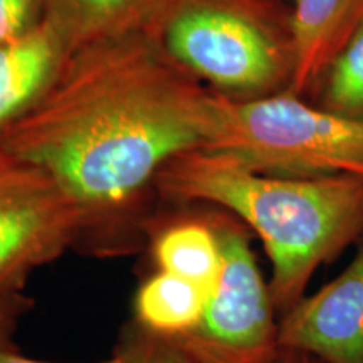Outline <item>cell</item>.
Here are the masks:
<instances>
[{
  "instance_id": "5b68a950",
  "label": "cell",
  "mask_w": 363,
  "mask_h": 363,
  "mask_svg": "<svg viewBox=\"0 0 363 363\" xmlns=\"http://www.w3.org/2000/svg\"><path fill=\"white\" fill-rule=\"evenodd\" d=\"M211 217L222 247L219 279L201 321L170 340L195 363H267L279 350V315L251 230L217 207Z\"/></svg>"
},
{
  "instance_id": "8fae6325",
  "label": "cell",
  "mask_w": 363,
  "mask_h": 363,
  "mask_svg": "<svg viewBox=\"0 0 363 363\" xmlns=\"http://www.w3.org/2000/svg\"><path fill=\"white\" fill-rule=\"evenodd\" d=\"M150 251L158 271L172 272L214 289L222 269V247L211 212L172 222L150 235Z\"/></svg>"
},
{
  "instance_id": "4fadbf2b",
  "label": "cell",
  "mask_w": 363,
  "mask_h": 363,
  "mask_svg": "<svg viewBox=\"0 0 363 363\" xmlns=\"http://www.w3.org/2000/svg\"><path fill=\"white\" fill-rule=\"evenodd\" d=\"M311 101L338 115L363 118V24L328 62Z\"/></svg>"
},
{
  "instance_id": "2e32d148",
  "label": "cell",
  "mask_w": 363,
  "mask_h": 363,
  "mask_svg": "<svg viewBox=\"0 0 363 363\" xmlns=\"http://www.w3.org/2000/svg\"><path fill=\"white\" fill-rule=\"evenodd\" d=\"M34 308V301L22 293L0 296V352L17 348L13 337L19 331L21 321Z\"/></svg>"
},
{
  "instance_id": "7a4b0ae2",
  "label": "cell",
  "mask_w": 363,
  "mask_h": 363,
  "mask_svg": "<svg viewBox=\"0 0 363 363\" xmlns=\"http://www.w3.org/2000/svg\"><path fill=\"white\" fill-rule=\"evenodd\" d=\"M155 187L169 201L229 212L259 238L279 318L305 296L321 266L363 235V179L357 177L264 174L197 148L172 160Z\"/></svg>"
},
{
  "instance_id": "e0dca14e",
  "label": "cell",
  "mask_w": 363,
  "mask_h": 363,
  "mask_svg": "<svg viewBox=\"0 0 363 363\" xmlns=\"http://www.w3.org/2000/svg\"><path fill=\"white\" fill-rule=\"evenodd\" d=\"M267 363H323L318 358L308 355V353L291 350V348H283L279 347L278 353L271 358Z\"/></svg>"
},
{
  "instance_id": "5bb4252c",
  "label": "cell",
  "mask_w": 363,
  "mask_h": 363,
  "mask_svg": "<svg viewBox=\"0 0 363 363\" xmlns=\"http://www.w3.org/2000/svg\"><path fill=\"white\" fill-rule=\"evenodd\" d=\"M115 353L123 363H195L174 340L150 333L135 320L121 331Z\"/></svg>"
},
{
  "instance_id": "52a82bcc",
  "label": "cell",
  "mask_w": 363,
  "mask_h": 363,
  "mask_svg": "<svg viewBox=\"0 0 363 363\" xmlns=\"http://www.w3.org/2000/svg\"><path fill=\"white\" fill-rule=\"evenodd\" d=\"M337 278L279 318V347L323 363H363V235Z\"/></svg>"
},
{
  "instance_id": "9c48e42d",
  "label": "cell",
  "mask_w": 363,
  "mask_h": 363,
  "mask_svg": "<svg viewBox=\"0 0 363 363\" xmlns=\"http://www.w3.org/2000/svg\"><path fill=\"white\" fill-rule=\"evenodd\" d=\"M66 56L65 44L44 19L0 45V135L39 101Z\"/></svg>"
},
{
  "instance_id": "7c38bea8",
  "label": "cell",
  "mask_w": 363,
  "mask_h": 363,
  "mask_svg": "<svg viewBox=\"0 0 363 363\" xmlns=\"http://www.w3.org/2000/svg\"><path fill=\"white\" fill-rule=\"evenodd\" d=\"M212 289L165 271H155L140 284L133 320L158 337L177 338L201 321Z\"/></svg>"
},
{
  "instance_id": "ba28073f",
  "label": "cell",
  "mask_w": 363,
  "mask_h": 363,
  "mask_svg": "<svg viewBox=\"0 0 363 363\" xmlns=\"http://www.w3.org/2000/svg\"><path fill=\"white\" fill-rule=\"evenodd\" d=\"M363 24V0H291L294 69L289 91L311 98L340 48Z\"/></svg>"
},
{
  "instance_id": "6da1fadb",
  "label": "cell",
  "mask_w": 363,
  "mask_h": 363,
  "mask_svg": "<svg viewBox=\"0 0 363 363\" xmlns=\"http://www.w3.org/2000/svg\"><path fill=\"white\" fill-rule=\"evenodd\" d=\"M212 110L214 93L140 29L67 54L0 148L48 172L83 212L81 240L116 256V225L172 160L206 147Z\"/></svg>"
},
{
  "instance_id": "3957f363",
  "label": "cell",
  "mask_w": 363,
  "mask_h": 363,
  "mask_svg": "<svg viewBox=\"0 0 363 363\" xmlns=\"http://www.w3.org/2000/svg\"><path fill=\"white\" fill-rule=\"evenodd\" d=\"M182 71L212 93L251 99L289 91V0H155L143 27Z\"/></svg>"
},
{
  "instance_id": "30bf717a",
  "label": "cell",
  "mask_w": 363,
  "mask_h": 363,
  "mask_svg": "<svg viewBox=\"0 0 363 363\" xmlns=\"http://www.w3.org/2000/svg\"><path fill=\"white\" fill-rule=\"evenodd\" d=\"M44 19L71 54L143 29L155 0H40Z\"/></svg>"
},
{
  "instance_id": "ac0fdd59",
  "label": "cell",
  "mask_w": 363,
  "mask_h": 363,
  "mask_svg": "<svg viewBox=\"0 0 363 363\" xmlns=\"http://www.w3.org/2000/svg\"><path fill=\"white\" fill-rule=\"evenodd\" d=\"M0 363H49V362L29 358V357L22 355V353L17 352V348H12V350L0 352ZM98 363H123V360H121L116 353H113L111 358H108V360H104V362H98Z\"/></svg>"
},
{
  "instance_id": "277c9868",
  "label": "cell",
  "mask_w": 363,
  "mask_h": 363,
  "mask_svg": "<svg viewBox=\"0 0 363 363\" xmlns=\"http://www.w3.org/2000/svg\"><path fill=\"white\" fill-rule=\"evenodd\" d=\"M203 148L264 174L363 179V118L325 110L291 91L251 99L214 93Z\"/></svg>"
},
{
  "instance_id": "9a60e30c",
  "label": "cell",
  "mask_w": 363,
  "mask_h": 363,
  "mask_svg": "<svg viewBox=\"0 0 363 363\" xmlns=\"http://www.w3.org/2000/svg\"><path fill=\"white\" fill-rule=\"evenodd\" d=\"M40 13V0H0V45L30 29Z\"/></svg>"
},
{
  "instance_id": "8992f818",
  "label": "cell",
  "mask_w": 363,
  "mask_h": 363,
  "mask_svg": "<svg viewBox=\"0 0 363 363\" xmlns=\"http://www.w3.org/2000/svg\"><path fill=\"white\" fill-rule=\"evenodd\" d=\"M84 216L44 169L0 148V296L81 242Z\"/></svg>"
},
{
  "instance_id": "d6986e66",
  "label": "cell",
  "mask_w": 363,
  "mask_h": 363,
  "mask_svg": "<svg viewBox=\"0 0 363 363\" xmlns=\"http://www.w3.org/2000/svg\"><path fill=\"white\" fill-rule=\"evenodd\" d=\"M289 2H291V0H289Z\"/></svg>"
}]
</instances>
